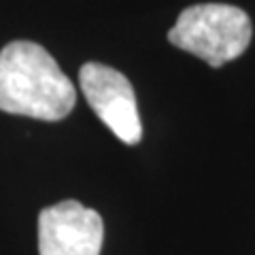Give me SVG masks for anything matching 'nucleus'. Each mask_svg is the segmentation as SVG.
I'll list each match as a JSON object with an SVG mask.
<instances>
[{"instance_id":"obj_1","label":"nucleus","mask_w":255,"mask_h":255,"mask_svg":"<svg viewBox=\"0 0 255 255\" xmlns=\"http://www.w3.org/2000/svg\"><path fill=\"white\" fill-rule=\"evenodd\" d=\"M75 102V85L41 45L13 41L0 51V111L58 122Z\"/></svg>"},{"instance_id":"obj_2","label":"nucleus","mask_w":255,"mask_h":255,"mask_svg":"<svg viewBox=\"0 0 255 255\" xmlns=\"http://www.w3.org/2000/svg\"><path fill=\"white\" fill-rule=\"evenodd\" d=\"M251 34V19L243 9L206 2L181 11L168 32V41L183 51L198 55L213 68H219L249 47Z\"/></svg>"},{"instance_id":"obj_3","label":"nucleus","mask_w":255,"mask_h":255,"mask_svg":"<svg viewBox=\"0 0 255 255\" xmlns=\"http://www.w3.org/2000/svg\"><path fill=\"white\" fill-rule=\"evenodd\" d=\"M79 83L87 105L126 145H136L142 136L136 96L132 83L119 70L98 62H87L79 70Z\"/></svg>"},{"instance_id":"obj_4","label":"nucleus","mask_w":255,"mask_h":255,"mask_svg":"<svg viewBox=\"0 0 255 255\" xmlns=\"http://www.w3.org/2000/svg\"><path fill=\"white\" fill-rule=\"evenodd\" d=\"M102 241V217L77 200H64L38 215L41 255H100Z\"/></svg>"}]
</instances>
